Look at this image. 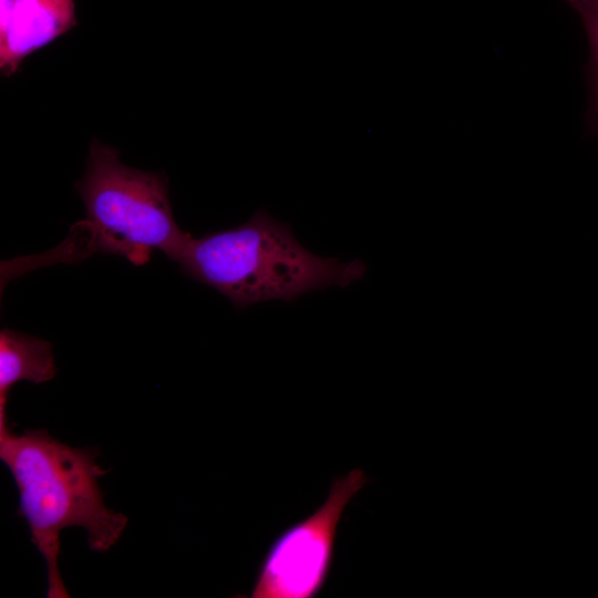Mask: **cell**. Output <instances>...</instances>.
<instances>
[{"label":"cell","mask_w":598,"mask_h":598,"mask_svg":"<svg viewBox=\"0 0 598 598\" xmlns=\"http://www.w3.org/2000/svg\"><path fill=\"white\" fill-rule=\"evenodd\" d=\"M367 483V475L360 468L336 478L322 505L283 529L270 544L249 597H317L332 566L342 514Z\"/></svg>","instance_id":"4"},{"label":"cell","mask_w":598,"mask_h":598,"mask_svg":"<svg viewBox=\"0 0 598 598\" xmlns=\"http://www.w3.org/2000/svg\"><path fill=\"white\" fill-rule=\"evenodd\" d=\"M56 374L52 346L35 336L11 329L0 331V426L9 424L7 401L10 390L21 381L40 384Z\"/></svg>","instance_id":"6"},{"label":"cell","mask_w":598,"mask_h":598,"mask_svg":"<svg viewBox=\"0 0 598 598\" xmlns=\"http://www.w3.org/2000/svg\"><path fill=\"white\" fill-rule=\"evenodd\" d=\"M579 16L588 42L590 102L588 122L598 140V0H564Z\"/></svg>","instance_id":"7"},{"label":"cell","mask_w":598,"mask_h":598,"mask_svg":"<svg viewBox=\"0 0 598 598\" xmlns=\"http://www.w3.org/2000/svg\"><path fill=\"white\" fill-rule=\"evenodd\" d=\"M99 453L52 437L47 430L12 432L0 426V460L19 494L18 514L47 566L48 598H69L59 569L60 534L82 527L89 547L107 551L122 536L128 518L106 507L99 478L107 473L95 463Z\"/></svg>","instance_id":"1"},{"label":"cell","mask_w":598,"mask_h":598,"mask_svg":"<svg viewBox=\"0 0 598 598\" xmlns=\"http://www.w3.org/2000/svg\"><path fill=\"white\" fill-rule=\"evenodd\" d=\"M76 24L74 0H16L0 29V70L10 76L31 53Z\"/></svg>","instance_id":"5"},{"label":"cell","mask_w":598,"mask_h":598,"mask_svg":"<svg viewBox=\"0 0 598 598\" xmlns=\"http://www.w3.org/2000/svg\"><path fill=\"white\" fill-rule=\"evenodd\" d=\"M14 2L16 0H0V29L6 25Z\"/></svg>","instance_id":"8"},{"label":"cell","mask_w":598,"mask_h":598,"mask_svg":"<svg viewBox=\"0 0 598 598\" xmlns=\"http://www.w3.org/2000/svg\"><path fill=\"white\" fill-rule=\"evenodd\" d=\"M189 278L214 288L237 309L269 300L293 301L328 287H348L367 274L359 259L342 262L303 247L290 226L256 210L243 225L193 236L177 261Z\"/></svg>","instance_id":"2"},{"label":"cell","mask_w":598,"mask_h":598,"mask_svg":"<svg viewBox=\"0 0 598 598\" xmlns=\"http://www.w3.org/2000/svg\"><path fill=\"white\" fill-rule=\"evenodd\" d=\"M86 213L82 225L93 249L145 264L153 250L177 261L192 235L175 221L163 174L124 165L117 150L94 140L75 183Z\"/></svg>","instance_id":"3"}]
</instances>
